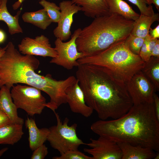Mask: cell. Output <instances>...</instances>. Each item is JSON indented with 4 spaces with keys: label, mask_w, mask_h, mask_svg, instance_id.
I'll use <instances>...</instances> for the list:
<instances>
[{
    "label": "cell",
    "mask_w": 159,
    "mask_h": 159,
    "mask_svg": "<svg viewBox=\"0 0 159 159\" xmlns=\"http://www.w3.org/2000/svg\"><path fill=\"white\" fill-rule=\"evenodd\" d=\"M76 78L83 92L87 105L101 120L119 118L133 104L125 84L103 67L79 64Z\"/></svg>",
    "instance_id": "6da1fadb"
},
{
    "label": "cell",
    "mask_w": 159,
    "mask_h": 159,
    "mask_svg": "<svg viewBox=\"0 0 159 159\" xmlns=\"http://www.w3.org/2000/svg\"><path fill=\"white\" fill-rule=\"evenodd\" d=\"M0 59V88L5 85L11 88L14 84H23L35 87L47 94L50 98L46 107L54 113L61 105L67 103L66 91L77 79L71 76L58 80L49 74L37 73L39 61L34 56L22 54L9 42Z\"/></svg>",
    "instance_id": "7a4b0ae2"
},
{
    "label": "cell",
    "mask_w": 159,
    "mask_h": 159,
    "mask_svg": "<svg viewBox=\"0 0 159 159\" xmlns=\"http://www.w3.org/2000/svg\"><path fill=\"white\" fill-rule=\"evenodd\" d=\"M90 129L99 136L159 151V121L153 103L133 104L121 117L93 122Z\"/></svg>",
    "instance_id": "3957f363"
},
{
    "label": "cell",
    "mask_w": 159,
    "mask_h": 159,
    "mask_svg": "<svg viewBox=\"0 0 159 159\" xmlns=\"http://www.w3.org/2000/svg\"><path fill=\"white\" fill-rule=\"evenodd\" d=\"M134 21L116 14L96 17L81 30L76 40L78 51L85 57L94 55L130 35Z\"/></svg>",
    "instance_id": "277c9868"
},
{
    "label": "cell",
    "mask_w": 159,
    "mask_h": 159,
    "mask_svg": "<svg viewBox=\"0 0 159 159\" xmlns=\"http://www.w3.org/2000/svg\"><path fill=\"white\" fill-rule=\"evenodd\" d=\"M125 40L117 42L94 55L80 58L77 61L79 64H91L105 68L126 83L142 70L145 62L139 55L130 51Z\"/></svg>",
    "instance_id": "5b68a950"
},
{
    "label": "cell",
    "mask_w": 159,
    "mask_h": 159,
    "mask_svg": "<svg viewBox=\"0 0 159 159\" xmlns=\"http://www.w3.org/2000/svg\"><path fill=\"white\" fill-rule=\"evenodd\" d=\"M54 113L57 124L49 128L47 139L51 146L61 155L69 150H78L81 145H86L77 136V124L74 123L69 126L68 118H65L62 122L58 113L56 112Z\"/></svg>",
    "instance_id": "8992f818"
},
{
    "label": "cell",
    "mask_w": 159,
    "mask_h": 159,
    "mask_svg": "<svg viewBox=\"0 0 159 159\" xmlns=\"http://www.w3.org/2000/svg\"><path fill=\"white\" fill-rule=\"evenodd\" d=\"M41 91L33 87L19 84L14 85L10 91L13 102L18 109L33 116L41 114L47 103Z\"/></svg>",
    "instance_id": "52a82bcc"
},
{
    "label": "cell",
    "mask_w": 159,
    "mask_h": 159,
    "mask_svg": "<svg viewBox=\"0 0 159 159\" xmlns=\"http://www.w3.org/2000/svg\"><path fill=\"white\" fill-rule=\"evenodd\" d=\"M78 28L75 30L68 41L64 42L57 38L54 42V49L57 52V56L52 58L50 61L53 63L70 70L74 67H78L79 64L77 60L84 57V54L77 49L76 40L81 30Z\"/></svg>",
    "instance_id": "ba28073f"
},
{
    "label": "cell",
    "mask_w": 159,
    "mask_h": 159,
    "mask_svg": "<svg viewBox=\"0 0 159 159\" xmlns=\"http://www.w3.org/2000/svg\"><path fill=\"white\" fill-rule=\"evenodd\" d=\"M125 84L133 104L153 103L155 88L141 70L135 74Z\"/></svg>",
    "instance_id": "9c48e42d"
},
{
    "label": "cell",
    "mask_w": 159,
    "mask_h": 159,
    "mask_svg": "<svg viewBox=\"0 0 159 159\" xmlns=\"http://www.w3.org/2000/svg\"><path fill=\"white\" fill-rule=\"evenodd\" d=\"M90 140V142L86 143L90 148L83 150L91 155L92 159H122L121 151L117 142L102 136Z\"/></svg>",
    "instance_id": "30bf717a"
},
{
    "label": "cell",
    "mask_w": 159,
    "mask_h": 159,
    "mask_svg": "<svg viewBox=\"0 0 159 159\" xmlns=\"http://www.w3.org/2000/svg\"><path fill=\"white\" fill-rule=\"evenodd\" d=\"M19 51L22 54L39 56L52 58L57 56L54 48L52 47L49 39L43 35L35 38L26 37L18 45Z\"/></svg>",
    "instance_id": "8fae6325"
},
{
    "label": "cell",
    "mask_w": 159,
    "mask_h": 159,
    "mask_svg": "<svg viewBox=\"0 0 159 159\" xmlns=\"http://www.w3.org/2000/svg\"><path fill=\"white\" fill-rule=\"evenodd\" d=\"M59 6L60 16L58 25L53 32L57 38L64 41L69 39L71 35L70 29L74 15L81 11L82 9L70 0L63 1L59 3Z\"/></svg>",
    "instance_id": "7c38bea8"
},
{
    "label": "cell",
    "mask_w": 159,
    "mask_h": 159,
    "mask_svg": "<svg viewBox=\"0 0 159 159\" xmlns=\"http://www.w3.org/2000/svg\"><path fill=\"white\" fill-rule=\"evenodd\" d=\"M67 103L71 111L88 117L91 115L93 110L86 103L84 95L77 79L75 82L66 90Z\"/></svg>",
    "instance_id": "4fadbf2b"
},
{
    "label": "cell",
    "mask_w": 159,
    "mask_h": 159,
    "mask_svg": "<svg viewBox=\"0 0 159 159\" xmlns=\"http://www.w3.org/2000/svg\"><path fill=\"white\" fill-rule=\"evenodd\" d=\"M117 144L121 151L122 159H159L158 152L149 148L124 142Z\"/></svg>",
    "instance_id": "5bb4252c"
},
{
    "label": "cell",
    "mask_w": 159,
    "mask_h": 159,
    "mask_svg": "<svg viewBox=\"0 0 159 159\" xmlns=\"http://www.w3.org/2000/svg\"><path fill=\"white\" fill-rule=\"evenodd\" d=\"M10 89L5 85L1 87L0 109L7 115L11 122L23 125L24 120L18 116V108L12 100Z\"/></svg>",
    "instance_id": "9a60e30c"
},
{
    "label": "cell",
    "mask_w": 159,
    "mask_h": 159,
    "mask_svg": "<svg viewBox=\"0 0 159 159\" xmlns=\"http://www.w3.org/2000/svg\"><path fill=\"white\" fill-rule=\"evenodd\" d=\"M81 7V11L87 16L95 18L110 14L106 0H72Z\"/></svg>",
    "instance_id": "2e32d148"
},
{
    "label": "cell",
    "mask_w": 159,
    "mask_h": 159,
    "mask_svg": "<svg viewBox=\"0 0 159 159\" xmlns=\"http://www.w3.org/2000/svg\"><path fill=\"white\" fill-rule=\"evenodd\" d=\"M25 123L28 131L29 147L33 151L47 140L49 130L46 127L38 128L35 120L32 118L27 117Z\"/></svg>",
    "instance_id": "e0dca14e"
},
{
    "label": "cell",
    "mask_w": 159,
    "mask_h": 159,
    "mask_svg": "<svg viewBox=\"0 0 159 159\" xmlns=\"http://www.w3.org/2000/svg\"><path fill=\"white\" fill-rule=\"evenodd\" d=\"M23 125L10 122L0 127V144L14 145L24 134Z\"/></svg>",
    "instance_id": "ac0fdd59"
},
{
    "label": "cell",
    "mask_w": 159,
    "mask_h": 159,
    "mask_svg": "<svg viewBox=\"0 0 159 159\" xmlns=\"http://www.w3.org/2000/svg\"><path fill=\"white\" fill-rule=\"evenodd\" d=\"M8 0H1L0 5V21L6 23L8 28L9 33L11 35L22 33L23 31L19 21L21 10L18 11L14 16L9 12L7 3Z\"/></svg>",
    "instance_id": "d6986e66"
},
{
    "label": "cell",
    "mask_w": 159,
    "mask_h": 159,
    "mask_svg": "<svg viewBox=\"0 0 159 159\" xmlns=\"http://www.w3.org/2000/svg\"><path fill=\"white\" fill-rule=\"evenodd\" d=\"M158 13H154L151 16L140 14L139 17L134 21L130 34L134 36L145 38L149 34L152 24L155 21H159Z\"/></svg>",
    "instance_id": "ffe728a7"
},
{
    "label": "cell",
    "mask_w": 159,
    "mask_h": 159,
    "mask_svg": "<svg viewBox=\"0 0 159 159\" xmlns=\"http://www.w3.org/2000/svg\"><path fill=\"white\" fill-rule=\"evenodd\" d=\"M110 14H116L125 18L134 21L140 15L123 0H106Z\"/></svg>",
    "instance_id": "44dd1931"
},
{
    "label": "cell",
    "mask_w": 159,
    "mask_h": 159,
    "mask_svg": "<svg viewBox=\"0 0 159 159\" xmlns=\"http://www.w3.org/2000/svg\"><path fill=\"white\" fill-rule=\"evenodd\" d=\"M22 19L24 22L31 24L44 30L46 29L52 23L44 8L35 11L24 12L22 16Z\"/></svg>",
    "instance_id": "7402d4cb"
},
{
    "label": "cell",
    "mask_w": 159,
    "mask_h": 159,
    "mask_svg": "<svg viewBox=\"0 0 159 159\" xmlns=\"http://www.w3.org/2000/svg\"><path fill=\"white\" fill-rule=\"evenodd\" d=\"M141 71L154 85L156 91L159 90V58L151 56L145 62Z\"/></svg>",
    "instance_id": "603a6c76"
},
{
    "label": "cell",
    "mask_w": 159,
    "mask_h": 159,
    "mask_svg": "<svg viewBox=\"0 0 159 159\" xmlns=\"http://www.w3.org/2000/svg\"><path fill=\"white\" fill-rule=\"evenodd\" d=\"M39 4L46 11L52 22L57 23L61 13L59 7L55 3L46 0H40L39 1Z\"/></svg>",
    "instance_id": "cb8c5ba5"
},
{
    "label": "cell",
    "mask_w": 159,
    "mask_h": 159,
    "mask_svg": "<svg viewBox=\"0 0 159 159\" xmlns=\"http://www.w3.org/2000/svg\"><path fill=\"white\" fill-rule=\"evenodd\" d=\"M145 38L134 36L130 34L125 41L130 51L135 54L139 55Z\"/></svg>",
    "instance_id": "d4e9b609"
},
{
    "label": "cell",
    "mask_w": 159,
    "mask_h": 159,
    "mask_svg": "<svg viewBox=\"0 0 159 159\" xmlns=\"http://www.w3.org/2000/svg\"><path fill=\"white\" fill-rule=\"evenodd\" d=\"M128 0L137 6L141 14L151 16L155 13L151 0Z\"/></svg>",
    "instance_id": "484cf974"
},
{
    "label": "cell",
    "mask_w": 159,
    "mask_h": 159,
    "mask_svg": "<svg viewBox=\"0 0 159 159\" xmlns=\"http://www.w3.org/2000/svg\"><path fill=\"white\" fill-rule=\"evenodd\" d=\"M53 159H92V157L88 156L78 150H68L59 156H55Z\"/></svg>",
    "instance_id": "4316f807"
},
{
    "label": "cell",
    "mask_w": 159,
    "mask_h": 159,
    "mask_svg": "<svg viewBox=\"0 0 159 159\" xmlns=\"http://www.w3.org/2000/svg\"><path fill=\"white\" fill-rule=\"evenodd\" d=\"M47 147L43 144L34 150L31 155V159H44L48 154Z\"/></svg>",
    "instance_id": "83f0119b"
},
{
    "label": "cell",
    "mask_w": 159,
    "mask_h": 159,
    "mask_svg": "<svg viewBox=\"0 0 159 159\" xmlns=\"http://www.w3.org/2000/svg\"><path fill=\"white\" fill-rule=\"evenodd\" d=\"M148 35L145 38L144 42L141 49L139 54L140 57L144 62L147 61L150 59L148 57Z\"/></svg>",
    "instance_id": "f1b7e54d"
},
{
    "label": "cell",
    "mask_w": 159,
    "mask_h": 159,
    "mask_svg": "<svg viewBox=\"0 0 159 159\" xmlns=\"http://www.w3.org/2000/svg\"><path fill=\"white\" fill-rule=\"evenodd\" d=\"M148 57L150 58L151 56V54L153 48L159 39H155L152 37L149 34L148 35Z\"/></svg>",
    "instance_id": "f546056e"
},
{
    "label": "cell",
    "mask_w": 159,
    "mask_h": 159,
    "mask_svg": "<svg viewBox=\"0 0 159 159\" xmlns=\"http://www.w3.org/2000/svg\"><path fill=\"white\" fill-rule=\"evenodd\" d=\"M153 104L156 117L159 121V98L155 93L153 96Z\"/></svg>",
    "instance_id": "4dcf8cb0"
},
{
    "label": "cell",
    "mask_w": 159,
    "mask_h": 159,
    "mask_svg": "<svg viewBox=\"0 0 159 159\" xmlns=\"http://www.w3.org/2000/svg\"><path fill=\"white\" fill-rule=\"evenodd\" d=\"M10 122L8 117L0 109V127Z\"/></svg>",
    "instance_id": "1f68e13d"
},
{
    "label": "cell",
    "mask_w": 159,
    "mask_h": 159,
    "mask_svg": "<svg viewBox=\"0 0 159 159\" xmlns=\"http://www.w3.org/2000/svg\"><path fill=\"white\" fill-rule=\"evenodd\" d=\"M149 34L153 38L159 39V24L155 28H150L149 31Z\"/></svg>",
    "instance_id": "d6a6232c"
},
{
    "label": "cell",
    "mask_w": 159,
    "mask_h": 159,
    "mask_svg": "<svg viewBox=\"0 0 159 159\" xmlns=\"http://www.w3.org/2000/svg\"><path fill=\"white\" fill-rule=\"evenodd\" d=\"M151 56L159 58V39L155 45L151 54Z\"/></svg>",
    "instance_id": "836d02e7"
},
{
    "label": "cell",
    "mask_w": 159,
    "mask_h": 159,
    "mask_svg": "<svg viewBox=\"0 0 159 159\" xmlns=\"http://www.w3.org/2000/svg\"><path fill=\"white\" fill-rule=\"evenodd\" d=\"M25 0H17V1L12 6L13 9L14 10L17 9L20 7L22 3Z\"/></svg>",
    "instance_id": "e575fe53"
},
{
    "label": "cell",
    "mask_w": 159,
    "mask_h": 159,
    "mask_svg": "<svg viewBox=\"0 0 159 159\" xmlns=\"http://www.w3.org/2000/svg\"><path fill=\"white\" fill-rule=\"evenodd\" d=\"M6 36L4 32L0 29V44L3 43L5 40Z\"/></svg>",
    "instance_id": "d590c367"
},
{
    "label": "cell",
    "mask_w": 159,
    "mask_h": 159,
    "mask_svg": "<svg viewBox=\"0 0 159 159\" xmlns=\"http://www.w3.org/2000/svg\"><path fill=\"white\" fill-rule=\"evenodd\" d=\"M152 4H153L158 11H159V0H151Z\"/></svg>",
    "instance_id": "8d00e7d4"
},
{
    "label": "cell",
    "mask_w": 159,
    "mask_h": 159,
    "mask_svg": "<svg viewBox=\"0 0 159 159\" xmlns=\"http://www.w3.org/2000/svg\"><path fill=\"white\" fill-rule=\"evenodd\" d=\"M6 46L4 47H0V59L6 49Z\"/></svg>",
    "instance_id": "74e56055"
},
{
    "label": "cell",
    "mask_w": 159,
    "mask_h": 159,
    "mask_svg": "<svg viewBox=\"0 0 159 159\" xmlns=\"http://www.w3.org/2000/svg\"><path fill=\"white\" fill-rule=\"evenodd\" d=\"M8 149V148L6 147L0 150V158Z\"/></svg>",
    "instance_id": "f35d334b"
},
{
    "label": "cell",
    "mask_w": 159,
    "mask_h": 159,
    "mask_svg": "<svg viewBox=\"0 0 159 159\" xmlns=\"http://www.w3.org/2000/svg\"><path fill=\"white\" fill-rule=\"evenodd\" d=\"M1 1H0V5L1 4Z\"/></svg>",
    "instance_id": "ab89813d"
},
{
    "label": "cell",
    "mask_w": 159,
    "mask_h": 159,
    "mask_svg": "<svg viewBox=\"0 0 159 159\" xmlns=\"http://www.w3.org/2000/svg\"></svg>",
    "instance_id": "60d3db41"
},
{
    "label": "cell",
    "mask_w": 159,
    "mask_h": 159,
    "mask_svg": "<svg viewBox=\"0 0 159 159\" xmlns=\"http://www.w3.org/2000/svg\"><path fill=\"white\" fill-rule=\"evenodd\" d=\"M1 0H0V1H1Z\"/></svg>",
    "instance_id": "b9f144b4"
},
{
    "label": "cell",
    "mask_w": 159,
    "mask_h": 159,
    "mask_svg": "<svg viewBox=\"0 0 159 159\" xmlns=\"http://www.w3.org/2000/svg\"></svg>",
    "instance_id": "7bdbcfd3"
}]
</instances>
